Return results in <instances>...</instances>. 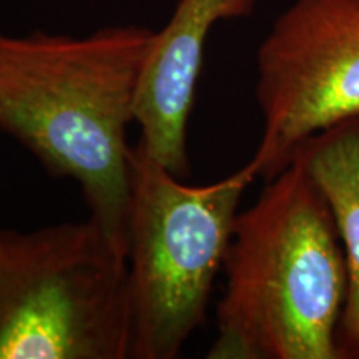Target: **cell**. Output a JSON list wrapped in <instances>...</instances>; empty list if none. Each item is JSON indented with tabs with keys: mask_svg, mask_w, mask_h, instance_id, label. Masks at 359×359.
I'll use <instances>...</instances> for the list:
<instances>
[{
	"mask_svg": "<svg viewBox=\"0 0 359 359\" xmlns=\"http://www.w3.org/2000/svg\"><path fill=\"white\" fill-rule=\"evenodd\" d=\"M154 30L109 27L87 37L0 34V132L48 172L79 183L93 219L128 255V125Z\"/></svg>",
	"mask_w": 359,
	"mask_h": 359,
	"instance_id": "1",
	"label": "cell"
},
{
	"mask_svg": "<svg viewBox=\"0 0 359 359\" xmlns=\"http://www.w3.org/2000/svg\"><path fill=\"white\" fill-rule=\"evenodd\" d=\"M223 269L206 358L338 359L346 259L330 203L302 161L266 180L238 213Z\"/></svg>",
	"mask_w": 359,
	"mask_h": 359,
	"instance_id": "2",
	"label": "cell"
},
{
	"mask_svg": "<svg viewBox=\"0 0 359 359\" xmlns=\"http://www.w3.org/2000/svg\"><path fill=\"white\" fill-rule=\"evenodd\" d=\"M130 167V359H173L203 325L238 206L257 172L248 161L212 185L190 187L138 143Z\"/></svg>",
	"mask_w": 359,
	"mask_h": 359,
	"instance_id": "3",
	"label": "cell"
},
{
	"mask_svg": "<svg viewBox=\"0 0 359 359\" xmlns=\"http://www.w3.org/2000/svg\"><path fill=\"white\" fill-rule=\"evenodd\" d=\"M128 262L93 219L0 231V359H130Z\"/></svg>",
	"mask_w": 359,
	"mask_h": 359,
	"instance_id": "4",
	"label": "cell"
},
{
	"mask_svg": "<svg viewBox=\"0 0 359 359\" xmlns=\"http://www.w3.org/2000/svg\"><path fill=\"white\" fill-rule=\"evenodd\" d=\"M263 135L250 160L273 178L304 140L359 115V0H296L258 50Z\"/></svg>",
	"mask_w": 359,
	"mask_h": 359,
	"instance_id": "5",
	"label": "cell"
},
{
	"mask_svg": "<svg viewBox=\"0 0 359 359\" xmlns=\"http://www.w3.org/2000/svg\"><path fill=\"white\" fill-rule=\"evenodd\" d=\"M257 0H178L172 19L155 34L137 100L140 145L177 177L188 173L187 125L210 30L245 17Z\"/></svg>",
	"mask_w": 359,
	"mask_h": 359,
	"instance_id": "6",
	"label": "cell"
},
{
	"mask_svg": "<svg viewBox=\"0 0 359 359\" xmlns=\"http://www.w3.org/2000/svg\"><path fill=\"white\" fill-rule=\"evenodd\" d=\"M293 158L325 193L348 271V291L336 331L338 359H359V115L304 140Z\"/></svg>",
	"mask_w": 359,
	"mask_h": 359,
	"instance_id": "7",
	"label": "cell"
}]
</instances>
